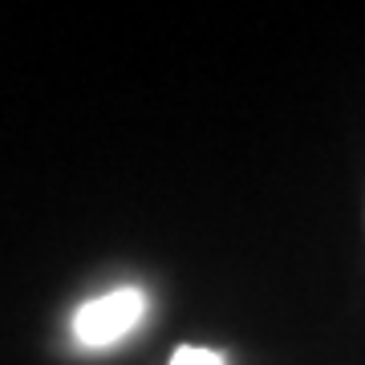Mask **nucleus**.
I'll list each match as a JSON object with an SVG mask.
<instances>
[{
    "label": "nucleus",
    "mask_w": 365,
    "mask_h": 365,
    "mask_svg": "<svg viewBox=\"0 0 365 365\" xmlns=\"http://www.w3.org/2000/svg\"><path fill=\"white\" fill-rule=\"evenodd\" d=\"M167 365H223V353L203 349V345H179Z\"/></svg>",
    "instance_id": "obj_2"
},
{
    "label": "nucleus",
    "mask_w": 365,
    "mask_h": 365,
    "mask_svg": "<svg viewBox=\"0 0 365 365\" xmlns=\"http://www.w3.org/2000/svg\"><path fill=\"white\" fill-rule=\"evenodd\" d=\"M146 317V292L143 288H114L106 297L86 300L78 313H73V337L90 349H102V345H114L122 341L130 329H138V321Z\"/></svg>",
    "instance_id": "obj_1"
}]
</instances>
